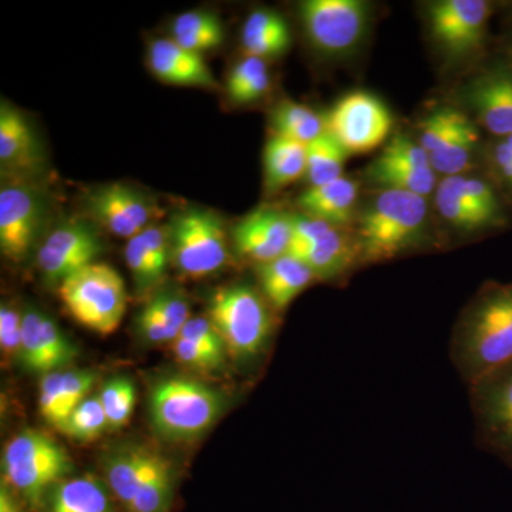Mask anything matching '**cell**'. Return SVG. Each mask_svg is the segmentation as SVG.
Instances as JSON below:
<instances>
[{
	"mask_svg": "<svg viewBox=\"0 0 512 512\" xmlns=\"http://www.w3.org/2000/svg\"><path fill=\"white\" fill-rule=\"evenodd\" d=\"M228 397L194 377L167 376L154 384L148 399L151 424L163 439L188 443L200 439L220 420Z\"/></svg>",
	"mask_w": 512,
	"mask_h": 512,
	"instance_id": "3",
	"label": "cell"
},
{
	"mask_svg": "<svg viewBox=\"0 0 512 512\" xmlns=\"http://www.w3.org/2000/svg\"><path fill=\"white\" fill-rule=\"evenodd\" d=\"M481 164L484 175L512 208V144L507 138H490L484 143Z\"/></svg>",
	"mask_w": 512,
	"mask_h": 512,
	"instance_id": "37",
	"label": "cell"
},
{
	"mask_svg": "<svg viewBox=\"0 0 512 512\" xmlns=\"http://www.w3.org/2000/svg\"><path fill=\"white\" fill-rule=\"evenodd\" d=\"M45 218V202L25 181L3 184L0 190V251L20 264L35 248Z\"/></svg>",
	"mask_w": 512,
	"mask_h": 512,
	"instance_id": "14",
	"label": "cell"
},
{
	"mask_svg": "<svg viewBox=\"0 0 512 512\" xmlns=\"http://www.w3.org/2000/svg\"><path fill=\"white\" fill-rule=\"evenodd\" d=\"M148 64L161 82L180 87L215 89L217 79L204 56L178 45L173 39H157L148 47Z\"/></svg>",
	"mask_w": 512,
	"mask_h": 512,
	"instance_id": "21",
	"label": "cell"
},
{
	"mask_svg": "<svg viewBox=\"0 0 512 512\" xmlns=\"http://www.w3.org/2000/svg\"><path fill=\"white\" fill-rule=\"evenodd\" d=\"M299 18L313 49L329 59L348 57L365 40L370 5L362 0H306Z\"/></svg>",
	"mask_w": 512,
	"mask_h": 512,
	"instance_id": "10",
	"label": "cell"
},
{
	"mask_svg": "<svg viewBox=\"0 0 512 512\" xmlns=\"http://www.w3.org/2000/svg\"><path fill=\"white\" fill-rule=\"evenodd\" d=\"M360 185L343 175L332 183L309 187L296 198L299 214L329 222L340 228H352L360 207Z\"/></svg>",
	"mask_w": 512,
	"mask_h": 512,
	"instance_id": "22",
	"label": "cell"
},
{
	"mask_svg": "<svg viewBox=\"0 0 512 512\" xmlns=\"http://www.w3.org/2000/svg\"><path fill=\"white\" fill-rule=\"evenodd\" d=\"M171 352L181 365L188 369L198 370V372H211V370L220 369L227 363L211 353L210 350L205 349L204 346L185 339L183 336H178L171 343Z\"/></svg>",
	"mask_w": 512,
	"mask_h": 512,
	"instance_id": "41",
	"label": "cell"
},
{
	"mask_svg": "<svg viewBox=\"0 0 512 512\" xmlns=\"http://www.w3.org/2000/svg\"><path fill=\"white\" fill-rule=\"evenodd\" d=\"M483 147L480 127L467 114L454 133L430 154L431 167L443 177L473 173V165L481 163Z\"/></svg>",
	"mask_w": 512,
	"mask_h": 512,
	"instance_id": "26",
	"label": "cell"
},
{
	"mask_svg": "<svg viewBox=\"0 0 512 512\" xmlns=\"http://www.w3.org/2000/svg\"><path fill=\"white\" fill-rule=\"evenodd\" d=\"M306 173V146L281 136H272L264 150V188L276 194Z\"/></svg>",
	"mask_w": 512,
	"mask_h": 512,
	"instance_id": "28",
	"label": "cell"
},
{
	"mask_svg": "<svg viewBox=\"0 0 512 512\" xmlns=\"http://www.w3.org/2000/svg\"><path fill=\"white\" fill-rule=\"evenodd\" d=\"M180 336L204 346L205 349L210 350L215 356L227 362L228 350L225 346L224 339L221 338L218 330L208 318H191L185 323Z\"/></svg>",
	"mask_w": 512,
	"mask_h": 512,
	"instance_id": "44",
	"label": "cell"
},
{
	"mask_svg": "<svg viewBox=\"0 0 512 512\" xmlns=\"http://www.w3.org/2000/svg\"><path fill=\"white\" fill-rule=\"evenodd\" d=\"M0 512H36L18 494L2 483L0 487Z\"/></svg>",
	"mask_w": 512,
	"mask_h": 512,
	"instance_id": "46",
	"label": "cell"
},
{
	"mask_svg": "<svg viewBox=\"0 0 512 512\" xmlns=\"http://www.w3.org/2000/svg\"><path fill=\"white\" fill-rule=\"evenodd\" d=\"M0 165L3 174L16 178L35 173L42 165L35 130L22 111L5 100L0 104Z\"/></svg>",
	"mask_w": 512,
	"mask_h": 512,
	"instance_id": "20",
	"label": "cell"
},
{
	"mask_svg": "<svg viewBox=\"0 0 512 512\" xmlns=\"http://www.w3.org/2000/svg\"><path fill=\"white\" fill-rule=\"evenodd\" d=\"M497 5L488 0H439L426 8L431 42L450 64L481 62L491 43Z\"/></svg>",
	"mask_w": 512,
	"mask_h": 512,
	"instance_id": "7",
	"label": "cell"
},
{
	"mask_svg": "<svg viewBox=\"0 0 512 512\" xmlns=\"http://www.w3.org/2000/svg\"><path fill=\"white\" fill-rule=\"evenodd\" d=\"M101 406L106 413L109 429H120L126 426L133 416L137 402V390L128 377H114L104 383L99 394Z\"/></svg>",
	"mask_w": 512,
	"mask_h": 512,
	"instance_id": "36",
	"label": "cell"
},
{
	"mask_svg": "<svg viewBox=\"0 0 512 512\" xmlns=\"http://www.w3.org/2000/svg\"><path fill=\"white\" fill-rule=\"evenodd\" d=\"M207 315L224 339L228 355L242 365L261 359L274 335L272 306L249 285L217 289L208 301Z\"/></svg>",
	"mask_w": 512,
	"mask_h": 512,
	"instance_id": "5",
	"label": "cell"
},
{
	"mask_svg": "<svg viewBox=\"0 0 512 512\" xmlns=\"http://www.w3.org/2000/svg\"><path fill=\"white\" fill-rule=\"evenodd\" d=\"M349 154L328 131L306 146V173L309 187L332 183L343 177Z\"/></svg>",
	"mask_w": 512,
	"mask_h": 512,
	"instance_id": "32",
	"label": "cell"
},
{
	"mask_svg": "<svg viewBox=\"0 0 512 512\" xmlns=\"http://www.w3.org/2000/svg\"><path fill=\"white\" fill-rule=\"evenodd\" d=\"M77 355L79 350L55 320L37 309L23 312L19 360L26 370L42 376L60 372L72 365Z\"/></svg>",
	"mask_w": 512,
	"mask_h": 512,
	"instance_id": "18",
	"label": "cell"
},
{
	"mask_svg": "<svg viewBox=\"0 0 512 512\" xmlns=\"http://www.w3.org/2000/svg\"><path fill=\"white\" fill-rule=\"evenodd\" d=\"M147 308L156 313L171 328L181 333L185 323L191 319L190 303L183 292L175 288L161 289L147 302Z\"/></svg>",
	"mask_w": 512,
	"mask_h": 512,
	"instance_id": "40",
	"label": "cell"
},
{
	"mask_svg": "<svg viewBox=\"0 0 512 512\" xmlns=\"http://www.w3.org/2000/svg\"><path fill=\"white\" fill-rule=\"evenodd\" d=\"M73 470L66 448L42 430L20 431L3 450L2 483L36 512H40L47 493L72 477Z\"/></svg>",
	"mask_w": 512,
	"mask_h": 512,
	"instance_id": "6",
	"label": "cell"
},
{
	"mask_svg": "<svg viewBox=\"0 0 512 512\" xmlns=\"http://www.w3.org/2000/svg\"><path fill=\"white\" fill-rule=\"evenodd\" d=\"M22 328L23 312L3 303L0 308V349L5 359L19 360Z\"/></svg>",
	"mask_w": 512,
	"mask_h": 512,
	"instance_id": "43",
	"label": "cell"
},
{
	"mask_svg": "<svg viewBox=\"0 0 512 512\" xmlns=\"http://www.w3.org/2000/svg\"><path fill=\"white\" fill-rule=\"evenodd\" d=\"M397 170H433L429 154L420 146L417 138L406 136V134H396V136L390 137L380 156L366 168V173Z\"/></svg>",
	"mask_w": 512,
	"mask_h": 512,
	"instance_id": "34",
	"label": "cell"
},
{
	"mask_svg": "<svg viewBox=\"0 0 512 512\" xmlns=\"http://www.w3.org/2000/svg\"><path fill=\"white\" fill-rule=\"evenodd\" d=\"M66 311L77 323L99 335H111L123 322L127 289L113 266L94 262L59 285Z\"/></svg>",
	"mask_w": 512,
	"mask_h": 512,
	"instance_id": "8",
	"label": "cell"
},
{
	"mask_svg": "<svg viewBox=\"0 0 512 512\" xmlns=\"http://www.w3.org/2000/svg\"><path fill=\"white\" fill-rule=\"evenodd\" d=\"M124 258H126V264L133 274L138 289L146 291L158 284L141 232L136 237L128 239L126 249H124Z\"/></svg>",
	"mask_w": 512,
	"mask_h": 512,
	"instance_id": "42",
	"label": "cell"
},
{
	"mask_svg": "<svg viewBox=\"0 0 512 512\" xmlns=\"http://www.w3.org/2000/svg\"><path fill=\"white\" fill-rule=\"evenodd\" d=\"M103 242L89 224L66 222L53 229L37 251V266L52 284H62L84 266L97 262Z\"/></svg>",
	"mask_w": 512,
	"mask_h": 512,
	"instance_id": "16",
	"label": "cell"
},
{
	"mask_svg": "<svg viewBox=\"0 0 512 512\" xmlns=\"http://www.w3.org/2000/svg\"><path fill=\"white\" fill-rule=\"evenodd\" d=\"M497 56L501 57L512 69V12L507 15L504 33L500 42H498Z\"/></svg>",
	"mask_w": 512,
	"mask_h": 512,
	"instance_id": "47",
	"label": "cell"
},
{
	"mask_svg": "<svg viewBox=\"0 0 512 512\" xmlns=\"http://www.w3.org/2000/svg\"><path fill=\"white\" fill-rule=\"evenodd\" d=\"M466 117L467 113L456 107H437L421 119L417 141L430 156L454 133Z\"/></svg>",
	"mask_w": 512,
	"mask_h": 512,
	"instance_id": "38",
	"label": "cell"
},
{
	"mask_svg": "<svg viewBox=\"0 0 512 512\" xmlns=\"http://www.w3.org/2000/svg\"><path fill=\"white\" fill-rule=\"evenodd\" d=\"M289 254L305 262L320 281L343 278L350 269L360 265L352 228L333 227L308 244L292 248Z\"/></svg>",
	"mask_w": 512,
	"mask_h": 512,
	"instance_id": "19",
	"label": "cell"
},
{
	"mask_svg": "<svg viewBox=\"0 0 512 512\" xmlns=\"http://www.w3.org/2000/svg\"><path fill=\"white\" fill-rule=\"evenodd\" d=\"M177 473L171 461L156 454L143 484L124 512H173Z\"/></svg>",
	"mask_w": 512,
	"mask_h": 512,
	"instance_id": "29",
	"label": "cell"
},
{
	"mask_svg": "<svg viewBox=\"0 0 512 512\" xmlns=\"http://www.w3.org/2000/svg\"><path fill=\"white\" fill-rule=\"evenodd\" d=\"M463 96L471 119L491 138L512 137V69L501 57L478 66Z\"/></svg>",
	"mask_w": 512,
	"mask_h": 512,
	"instance_id": "13",
	"label": "cell"
},
{
	"mask_svg": "<svg viewBox=\"0 0 512 512\" xmlns=\"http://www.w3.org/2000/svg\"><path fill=\"white\" fill-rule=\"evenodd\" d=\"M94 384H96V375L92 370H63L59 417H57L55 429H59L69 414L87 397H90L89 394L92 393Z\"/></svg>",
	"mask_w": 512,
	"mask_h": 512,
	"instance_id": "39",
	"label": "cell"
},
{
	"mask_svg": "<svg viewBox=\"0 0 512 512\" xmlns=\"http://www.w3.org/2000/svg\"><path fill=\"white\" fill-rule=\"evenodd\" d=\"M433 211L448 231L470 239L500 234L512 222V208L484 173L441 178Z\"/></svg>",
	"mask_w": 512,
	"mask_h": 512,
	"instance_id": "4",
	"label": "cell"
},
{
	"mask_svg": "<svg viewBox=\"0 0 512 512\" xmlns=\"http://www.w3.org/2000/svg\"><path fill=\"white\" fill-rule=\"evenodd\" d=\"M137 326L143 339L153 343V345H163V343H170L171 345L180 336L177 329L167 325L147 306H144L143 311L138 313Z\"/></svg>",
	"mask_w": 512,
	"mask_h": 512,
	"instance_id": "45",
	"label": "cell"
},
{
	"mask_svg": "<svg viewBox=\"0 0 512 512\" xmlns=\"http://www.w3.org/2000/svg\"><path fill=\"white\" fill-rule=\"evenodd\" d=\"M57 430L80 443L99 439L104 431L109 430V423H107L106 413L101 406L99 396L87 397L69 414Z\"/></svg>",
	"mask_w": 512,
	"mask_h": 512,
	"instance_id": "35",
	"label": "cell"
},
{
	"mask_svg": "<svg viewBox=\"0 0 512 512\" xmlns=\"http://www.w3.org/2000/svg\"><path fill=\"white\" fill-rule=\"evenodd\" d=\"M468 390L478 443L512 468V360Z\"/></svg>",
	"mask_w": 512,
	"mask_h": 512,
	"instance_id": "11",
	"label": "cell"
},
{
	"mask_svg": "<svg viewBox=\"0 0 512 512\" xmlns=\"http://www.w3.org/2000/svg\"><path fill=\"white\" fill-rule=\"evenodd\" d=\"M276 136L308 146L326 133L325 117L302 103L284 100L275 107L271 117Z\"/></svg>",
	"mask_w": 512,
	"mask_h": 512,
	"instance_id": "31",
	"label": "cell"
},
{
	"mask_svg": "<svg viewBox=\"0 0 512 512\" xmlns=\"http://www.w3.org/2000/svg\"><path fill=\"white\" fill-rule=\"evenodd\" d=\"M171 32L178 45L204 56L217 49L225 40V29L220 18L207 10H191L174 19Z\"/></svg>",
	"mask_w": 512,
	"mask_h": 512,
	"instance_id": "30",
	"label": "cell"
},
{
	"mask_svg": "<svg viewBox=\"0 0 512 512\" xmlns=\"http://www.w3.org/2000/svg\"><path fill=\"white\" fill-rule=\"evenodd\" d=\"M110 488L94 476L69 477L47 493L40 512H120Z\"/></svg>",
	"mask_w": 512,
	"mask_h": 512,
	"instance_id": "24",
	"label": "cell"
},
{
	"mask_svg": "<svg viewBox=\"0 0 512 512\" xmlns=\"http://www.w3.org/2000/svg\"><path fill=\"white\" fill-rule=\"evenodd\" d=\"M326 131L349 156L372 153L387 143L393 116L379 97L366 92L346 94L325 116Z\"/></svg>",
	"mask_w": 512,
	"mask_h": 512,
	"instance_id": "12",
	"label": "cell"
},
{
	"mask_svg": "<svg viewBox=\"0 0 512 512\" xmlns=\"http://www.w3.org/2000/svg\"><path fill=\"white\" fill-rule=\"evenodd\" d=\"M413 192L375 190L360 202L353 234L360 264H382L430 244L433 207Z\"/></svg>",
	"mask_w": 512,
	"mask_h": 512,
	"instance_id": "2",
	"label": "cell"
},
{
	"mask_svg": "<svg viewBox=\"0 0 512 512\" xmlns=\"http://www.w3.org/2000/svg\"><path fill=\"white\" fill-rule=\"evenodd\" d=\"M171 259L185 276L200 279L220 271L228 261V239L220 215L188 207L171 218Z\"/></svg>",
	"mask_w": 512,
	"mask_h": 512,
	"instance_id": "9",
	"label": "cell"
},
{
	"mask_svg": "<svg viewBox=\"0 0 512 512\" xmlns=\"http://www.w3.org/2000/svg\"><path fill=\"white\" fill-rule=\"evenodd\" d=\"M262 295L276 312L285 311L316 276L305 262L286 254L268 264L256 266Z\"/></svg>",
	"mask_w": 512,
	"mask_h": 512,
	"instance_id": "25",
	"label": "cell"
},
{
	"mask_svg": "<svg viewBox=\"0 0 512 512\" xmlns=\"http://www.w3.org/2000/svg\"><path fill=\"white\" fill-rule=\"evenodd\" d=\"M156 454L157 451L138 444H126L107 453L103 460V480L120 504L121 510H126L133 500Z\"/></svg>",
	"mask_w": 512,
	"mask_h": 512,
	"instance_id": "23",
	"label": "cell"
},
{
	"mask_svg": "<svg viewBox=\"0 0 512 512\" xmlns=\"http://www.w3.org/2000/svg\"><path fill=\"white\" fill-rule=\"evenodd\" d=\"M292 232V214L262 205L237 222L232 229V245L242 259L264 265L289 254Z\"/></svg>",
	"mask_w": 512,
	"mask_h": 512,
	"instance_id": "17",
	"label": "cell"
},
{
	"mask_svg": "<svg viewBox=\"0 0 512 512\" xmlns=\"http://www.w3.org/2000/svg\"><path fill=\"white\" fill-rule=\"evenodd\" d=\"M86 212L110 234L131 239L153 224L157 208L143 191L123 183L100 185L86 197Z\"/></svg>",
	"mask_w": 512,
	"mask_h": 512,
	"instance_id": "15",
	"label": "cell"
},
{
	"mask_svg": "<svg viewBox=\"0 0 512 512\" xmlns=\"http://www.w3.org/2000/svg\"><path fill=\"white\" fill-rule=\"evenodd\" d=\"M241 43L247 56L268 62L285 55L292 45L288 23L279 13L269 9H255L245 19L241 30Z\"/></svg>",
	"mask_w": 512,
	"mask_h": 512,
	"instance_id": "27",
	"label": "cell"
},
{
	"mask_svg": "<svg viewBox=\"0 0 512 512\" xmlns=\"http://www.w3.org/2000/svg\"><path fill=\"white\" fill-rule=\"evenodd\" d=\"M450 357L467 386L512 360V281H487L454 323Z\"/></svg>",
	"mask_w": 512,
	"mask_h": 512,
	"instance_id": "1",
	"label": "cell"
},
{
	"mask_svg": "<svg viewBox=\"0 0 512 512\" xmlns=\"http://www.w3.org/2000/svg\"><path fill=\"white\" fill-rule=\"evenodd\" d=\"M271 82V72L266 60L245 56L228 74V97L237 104L255 103L268 93Z\"/></svg>",
	"mask_w": 512,
	"mask_h": 512,
	"instance_id": "33",
	"label": "cell"
}]
</instances>
